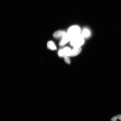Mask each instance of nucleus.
Here are the masks:
<instances>
[{
  "mask_svg": "<svg viewBox=\"0 0 121 121\" xmlns=\"http://www.w3.org/2000/svg\"><path fill=\"white\" fill-rule=\"evenodd\" d=\"M116 116L117 119H119L121 121V115H118Z\"/></svg>",
  "mask_w": 121,
  "mask_h": 121,
  "instance_id": "12",
  "label": "nucleus"
},
{
  "mask_svg": "<svg viewBox=\"0 0 121 121\" xmlns=\"http://www.w3.org/2000/svg\"><path fill=\"white\" fill-rule=\"evenodd\" d=\"M66 34H67L65 31L60 30L54 33L53 34V37L55 38H59L61 37L62 38Z\"/></svg>",
  "mask_w": 121,
  "mask_h": 121,
  "instance_id": "4",
  "label": "nucleus"
},
{
  "mask_svg": "<svg viewBox=\"0 0 121 121\" xmlns=\"http://www.w3.org/2000/svg\"><path fill=\"white\" fill-rule=\"evenodd\" d=\"M58 55L60 57H63L64 55L63 49H60L58 52Z\"/></svg>",
  "mask_w": 121,
  "mask_h": 121,
  "instance_id": "10",
  "label": "nucleus"
},
{
  "mask_svg": "<svg viewBox=\"0 0 121 121\" xmlns=\"http://www.w3.org/2000/svg\"><path fill=\"white\" fill-rule=\"evenodd\" d=\"M81 48H74L72 50L70 56H75L78 55L81 52Z\"/></svg>",
  "mask_w": 121,
  "mask_h": 121,
  "instance_id": "5",
  "label": "nucleus"
},
{
  "mask_svg": "<svg viewBox=\"0 0 121 121\" xmlns=\"http://www.w3.org/2000/svg\"><path fill=\"white\" fill-rule=\"evenodd\" d=\"M47 47L48 49L52 50H55L56 49V47L55 44L53 42L51 41L48 42Z\"/></svg>",
  "mask_w": 121,
  "mask_h": 121,
  "instance_id": "6",
  "label": "nucleus"
},
{
  "mask_svg": "<svg viewBox=\"0 0 121 121\" xmlns=\"http://www.w3.org/2000/svg\"><path fill=\"white\" fill-rule=\"evenodd\" d=\"M90 31L87 29H84L83 31L82 35L83 37H87L90 36Z\"/></svg>",
  "mask_w": 121,
  "mask_h": 121,
  "instance_id": "8",
  "label": "nucleus"
},
{
  "mask_svg": "<svg viewBox=\"0 0 121 121\" xmlns=\"http://www.w3.org/2000/svg\"><path fill=\"white\" fill-rule=\"evenodd\" d=\"M80 31L81 30L79 27L77 26H74L69 29L67 34L72 39L73 38L79 34Z\"/></svg>",
  "mask_w": 121,
  "mask_h": 121,
  "instance_id": "2",
  "label": "nucleus"
},
{
  "mask_svg": "<svg viewBox=\"0 0 121 121\" xmlns=\"http://www.w3.org/2000/svg\"><path fill=\"white\" fill-rule=\"evenodd\" d=\"M71 39V38L67 34L63 37L59 43V45L60 46H63L67 42L70 40Z\"/></svg>",
  "mask_w": 121,
  "mask_h": 121,
  "instance_id": "3",
  "label": "nucleus"
},
{
  "mask_svg": "<svg viewBox=\"0 0 121 121\" xmlns=\"http://www.w3.org/2000/svg\"><path fill=\"white\" fill-rule=\"evenodd\" d=\"M63 50L64 55L67 56H70L72 51L70 48L66 47L64 48Z\"/></svg>",
  "mask_w": 121,
  "mask_h": 121,
  "instance_id": "7",
  "label": "nucleus"
},
{
  "mask_svg": "<svg viewBox=\"0 0 121 121\" xmlns=\"http://www.w3.org/2000/svg\"><path fill=\"white\" fill-rule=\"evenodd\" d=\"M117 116H115V117H113L111 119V121H117Z\"/></svg>",
  "mask_w": 121,
  "mask_h": 121,
  "instance_id": "11",
  "label": "nucleus"
},
{
  "mask_svg": "<svg viewBox=\"0 0 121 121\" xmlns=\"http://www.w3.org/2000/svg\"><path fill=\"white\" fill-rule=\"evenodd\" d=\"M82 35L79 34L70 40V43L74 48H79L83 44L84 40Z\"/></svg>",
  "mask_w": 121,
  "mask_h": 121,
  "instance_id": "1",
  "label": "nucleus"
},
{
  "mask_svg": "<svg viewBox=\"0 0 121 121\" xmlns=\"http://www.w3.org/2000/svg\"><path fill=\"white\" fill-rule=\"evenodd\" d=\"M63 58H64L65 61V62L66 63L69 64H70V60L69 57H68V56L64 55L63 56Z\"/></svg>",
  "mask_w": 121,
  "mask_h": 121,
  "instance_id": "9",
  "label": "nucleus"
}]
</instances>
